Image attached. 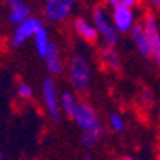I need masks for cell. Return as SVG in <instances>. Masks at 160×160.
Segmentation results:
<instances>
[{
    "label": "cell",
    "mask_w": 160,
    "mask_h": 160,
    "mask_svg": "<svg viewBox=\"0 0 160 160\" xmlns=\"http://www.w3.org/2000/svg\"><path fill=\"white\" fill-rule=\"evenodd\" d=\"M68 77L77 95H85L91 87V66L82 55H74L68 64Z\"/></svg>",
    "instance_id": "6da1fadb"
},
{
    "label": "cell",
    "mask_w": 160,
    "mask_h": 160,
    "mask_svg": "<svg viewBox=\"0 0 160 160\" xmlns=\"http://www.w3.org/2000/svg\"><path fill=\"white\" fill-rule=\"evenodd\" d=\"M72 120L82 131H96V133L106 135L104 127L101 123L96 111L93 109V106L88 101H78L77 108L74 111V115H72Z\"/></svg>",
    "instance_id": "7a4b0ae2"
},
{
    "label": "cell",
    "mask_w": 160,
    "mask_h": 160,
    "mask_svg": "<svg viewBox=\"0 0 160 160\" xmlns=\"http://www.w3.org/2000/svg\"><path fill=\"white\" fill-rule=\"evenodd\" d=\"M91 22L95 24L99 38H102L106 45H115L118 42V32L114 28L111 15L106 7H95L91 13Z\"/></svg>",
    "instance_id": "3957f363"
},
{
    "label": "cell",
    "mask_w": 160,
    "mask_h": 160,
    "mask_svg": "<svg viewBox=\"0 0 160 160\" xmlns=\"http://www.w3.org/2000/svg\"><path fill=\"white\" fill-rule=\"evenodd\" d=\"M77 0H45L43 16L48 22L61 24L66 22L75 10Z\"/></svg>",
    "instance_id": "277c9868"
},
{
    "label": "cell",
    "mask_w": 160,
    "mask_h": 160,
    "mask_svg": "<svg viewBox=\"0 0 160 160\" xmlns=\"http://www.w3.org/2000/svg\"><path fill=\"white\" fill-rule=\"evenodd\" d=\"M139 24L146 34V38H148L151 58H154L155 64H160V29H158V21H157L155 15L151 11L146 13Z\"/></svg>",
    "instance_id": "5b68a950"
},
{
    "label": "cell",
    "mask_w": 160,
    "mask_h": 160,
    "mask_svg": "<svg viewBox=\"0 0 160 160\" xmlns=\"http://www.w3.org/2000/svg\"><path fill=\"white\" fill-rule=\"evenodd\" d=\"M42 101L45 106L47 115L53 120L58 122L61 117V111H59V93H58V87L56 82L53 80V77H47L42 83Z\"/></svg>",
    "instance_id": "8992f818"
},
{
    "label": "cell",
    "mask_w": 160,
    "mask_h": 160,
    "mask_svg": "<svg viewBox=\"0 0 160 160\" xmlns=\"http://www.w3.org/2000/svg\"><path fill=\"white\" fill-rule=\"evenodd\" d=\"M42 26V21L38 18L29 16L24 21H21L19 24L15 26V31L11 34V45L13 47H22L28 40L32 38V35L35 34V31Z\"/></svg>",
    "instance_id": "52a82bcc"
},
{
    "label": "cell",
    "mask_w": 160,
    "mask_h": 160,
    "mask_svg": "<svg viewBox=\"0 0 160 160\" xmlns=\"http://www.w3.org/2000/svg\"><path fill=\"white\" fill-rule=\"evenodd\" d=\"M109 15H111L114 28L117 29L118 34H128L130 29L136 24L135 8H130V7H114V8H111Z\"/></svg>",
    "instance_id": "ba28073f"
},
{
    "label": "cell",
    "mask_w": 160,
    "mask_h": 160,
    "mask_svg": "<svg viewBox=\"0 0 160 160\" xmlns=\"http://www.w3.org/2000/svg\"><path fill=\"white\" fill-rule=\"evenodd\" d=\"M74 31L80 38L85 40L87 43H96L98 38H99L95 24H93L88 18H82V16L75 18L74 19Z\"/></svg>",
    "instance_id": "9c48e42d"
},
{
    "label": "cell",
    "mask_w": 160,
    "mask_h": 160,
    "mask_svg": "<svg viewBox=\"0 0 160 160\" xmlns=\"http://www.w3.org/2000/svg\"><path fill=\"white\" fill-rule=\"evenodd\" d=\"M43 59H45V66H47V71L50 72V75L62 74L64 62H62V58H61V53H59V50H58V47L55 43H51V47L48 48Z\"/></svg>",
    "instance_id": "30bf717a"
},
{
    "label": "cell",
    "mask_w": 160,
    "mask_h": 160,
    "mask_svg": "<svg viewBox=\"0 0 160 160\" xmlns=\"http://www.w3.org/2000/svg\"><path fill=\"white\" fill-rule=\"evenodd\" d=\"M99 58H101V64L108 71L117 72V71L122 69V58H120L117 50L114 48V45H106L101 51Z\"/></svg>",
    "instance_id": "8fae6325"
},
{
    "label": "cell",
    "mask_w": 160,
    "mask_h": 160,
    "mask_svg": "<svg viewBox=\"0 0 160 160\" xmlns=\"http://www.w3.org/2000/svg\"><path fill=\"white\" fill-rule=\"evenodd\" d=\"M130 35L131 40L135 43L136 50L139 51V55L144 58H151V50H149V43H148V38H146V34L141 28V24H135L133 28L130 29Z\"/></svg>",
    "instance_id": "7c38bea8"
},
{
    "label": "cell",
    "mask_w": 160,
    "mask_h": 160,
    "mask_svg": "<svg viewBox=\"0 0 160 160\" xmlns=\"http://www.w3.org/2000/svg\"><path fill=\"white\" fill-rule=\"evenodd\" d=\"M32 40H34V47H35V51L40 58H43L47 55L48 48L51 47V38H50V34L47 31V28L42 24L40 28L35 31V34L32 35Z\"/></svg>",
    "instance_id": "4fadbf2b"
},
{
    "label": "cell",
    "mask_w": 160,
    "mask_h": 160,
    "mask_svg": "<svg viewBox=\"0 0 160 160\" xmlns=\"http://www.w3.org/2000/svg\"><path fill=\"white\" fill-rule=\"evenodd\" d=\"M78 101L80 99H78V95L75 91H62L59 95V111H61V114L72 118Z\"/></svg>",
    "instance_id": "5bb4252c"
},
{
    "label": "cell",
    "mask_w": 160,
    "mask_h": 160,
    "mask_svg": "<svg viewBox=\"0 0 160 160\" xmlns=\"http://www.w3.org/2000/svg\"><path fill=\"white\" fill-rule=\"evenodd\" d=\"M29 16H31V7L26 2H21V3H18L15 7H10V13H8L10 24L16 26V24H19L21 21H24Z\"/></svg>",
    "instance_id": "9a60e30c"
},
{
    "label": "cell",
    "mask_w": 160,
    "mask_h": 160,
    "mask_svg": "<svg viewBox=\"0 0 160 160\" xmlns=\"http://www.w3.org/2000/svg\"><path fill=\"white\" fill-rule=\"evenodd\" d=\"M108 127H109L114 133H123L125 128H127L125 117L120 114V112H117V111L111 112V114H109V118H108Z\"/></svg>",
    "instance_id": "2e32d148"
},
{
    "label": "cell",
    "mask_w": 160,
    "mask_h": 160,
    "mask_svg": "<svg viewBox=\"0 0 160 160\" xmlns=\"http://www.w3.org/2000/svg\"><path fill=\"white\" fill-rule=\"evenodd\" d=\"M102 136H104L102 133H96V131H82V144H83V148L87 151L95 149L96 146L99 144Z\"/></svg>",
    "instance_id": "e0dca14e"
},
{
    "label": "cell",
    "mask_w": 160,
    "mask_h": 160,
    "mask_svg": "<svg viewBox=\"0 0 160 160\" xmlns=\"http://www.w3.org/2000/svg\"><path fill=\"white\" fill-rule=\"evenodd\" d=\"M16 95L24 99V101H28V99H32L34 98V87L28 82H19L16 85Z\"/></svg>",
    "instance_id": "ac0fdd59"
},
{
    "label": "cell",
    "mask_w": 160,
    "mask_h": 160,
    "mask_svg": "<svg viewBox=\"0 0 160 160\" xmlns=\"http://www.w3.org/2000/svg\"><path fill=\"white\" fill-rule=\"evenodd\" d=\"M142 3V0H108V7H130V8H138Z\"/></svg>",
    "instance_id": "d6986e66"
},
{
    "label": "cell",
    "mask_w": 160,
    "mask_h": 160,
    "mask_svg": "<svg viewBox=\"0 0 160 160\" xmlns=\"http://www.w3.org/2000/svg\"><path fill=\"white\" fill-rule=\"evenodd\" d=\"M139 99L142 101V104L146 106V108H152V106H154V93H152V90H149V88H142Z\"/></svg>",
    "instance_id": "ffe728a7"
},
{
    "label": "cell",
    "mask_w": 160,
    "mask_h": 160,
    "mask_svg": "<svg viewBox=\"0 0 160 160\" xmlns=\"http://www.w3.org/2000/svg\"><path fill=\"white\" fill-rule=\"evenodd\" d=\"M5 2H7V5H8V8H10V7H15V5L21 3V2H26V0H5Z\"/></svg>",
    "instance_id": "44dd1931"
},
{
    "label": "cell",
    "mask_w": 160,
    "mask_h": 160,
    "mask_svg": "<svg viewBox=\"0 0 160 160\" xmlns=\"http://www.w3.org/2000/svg\"><path fill=\"white\" fill-rule=\"evenodd\" d=\"M149 3H151L155 10H158V8H160V0H149Z\"/></svg>",
    "instance_id": "7402d4cb"
},
{
    "label": "cell",
    "mask_w": 160,
    "mask_h": 160,
    "mask_svg": "<svg viewBox=\"0 0 160 160\" xmlns=\"http://www.w3.org/2000/svg\"><path fill=\"white\" fill-rule=\"evenodd\" d=\"M3 158V155H2V152H0V160H2Z\"/></svg>",
    "instance_id": "603a6c76"
}]
</instances>
